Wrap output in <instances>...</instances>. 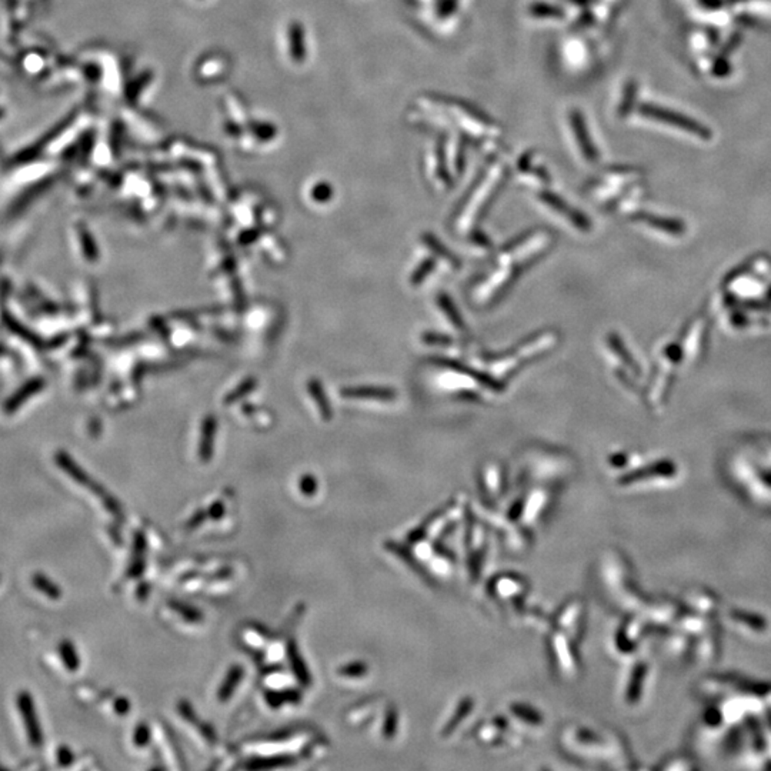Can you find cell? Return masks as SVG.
Wrapping results in <instances>:
<instances>
[{
  "instance_id": "1",
  "label": "cell",
  "mask_w": 771,
  "mask_h": 771,
  "mask_svg": "<svg viewBox=\"0 0 771 771\" xmlns=\"http://www.w3.org/2000/svg\"><path fill=\"white\" fill-rule=\"evenodd\" d=\"M286 653H287V658H289V663L291 666V670L293 673H295L298 681L307 687L312 684V674L307 669V665L305 663L303 657L300 655V651H299V647H298V643L295 639H291L287 641V647H286Z\"/></svg>"
},
{
  "instance_id": "2",
  "label": "cell",
  "mask_w": 771,
  "mask_h": 771,
  "mask_svg": "<svg viewBox=\"0 0 771 771\" xmlns=\"http://www.w3.org/2000/svg\"><path fill=\"white\" fill-rule=\"evenodd\" d=\"M19 706H20V710L23 713L26 728L30 734L32 744L33 746L42 744V731L38 725V718H36V713H34V707H33V702L30 699V695L22 694L20 699H19Z\"/></svg>"
},
{
  "instance_id": "3",
  "label": "cell",
  "mask_w": 771,
  "mask_h": 771,
  "mask_svg": "<svg viewBox=\"0 0 771 771\" xmlns=\"http://www.w3.org/2000/svg\"><path fill=\"white\" fill-rule=\"evenodd\" d=\"M217 431V423L213 416H207L202 424L200 442H199V457L202 461H209L213 457L214 438Z\"/></svg>"
},
{
  "instance_id": "4",
  "label": "cell",
  "mask_w": 771,
  "mask_h": 771,
  "mask_svg": "<svg viewBox=\"0 0 771 771\" xmlns=\"http://www.w3.org/2000/svg\"><path fill=\"white\" fill-rule=\"evenodd\" d=\"M343 397L349 398H367L389 401L396 398V391L386 387H347L342 391Z\"/></svg>"
},
{
  "instance_id": "5",
  "label": "cell",
  "mask_w": 771,
  "mask_h": 771,
  "mask_svg": "<svg viewBox=\"0 0 771 771\" xmlns=\"http://www.w3.org/2000/svg\"><path fill=\"white\" fill-rule=\"evenodd\" d=\"M243 676H244V669L240 665H235L229 669V672L226 673L225 680L222 681V684H220V687L217 690V699H218L220 703L228 702L230 697L235 694L236 688L239 687V684L243 680Z\"/></svg>"
},
{
  "instance_id": "6",
  "label": "cell",
  "mask_w": 771,
  "mask_h": 771,
  "mask_svg": "<svg viewBox=\"0 0 771 771\" xmlns=\"http://www.w3.org/2000/svg\"><path fill=\"white\" fill-rule=\"evenodd\" d=\"M296 758L290 754H276L269 757H256L244 764L247 770H273L295 764Z\"/></svg>"
},
{
  "instance_id": "7",
  "label": "cell",
  "mask_w": 771,
  "mask_h": 771,
  "mask_svg": "<svg viewBox=\"0 0 771 771\" xmlns=\"http://www.w3.org/2000/svg\"><path fill=\"white\" fill-rule=\"evenodd\" d=\"M144 553H146V537L143 533L137 532L134 534L133 555L127 569V577L136 578L144 573Z\"/></svg>"
},
{
  "instance_id": "8",
  "label": "cell",
  "mask_w": 771,
  "mask_h": 771,
  "mask_svg": "<svg viewBox=\"0 0 771 771\" xmlns=\"http://www.w3.org/2000/svg\"><path fill=\"white\" fill-rule=\"evenodd\" d=\"M544 200H546L550 206L555 207V209H557V210H560V213H563L564 216H567L570 222H571L574 226H577L578 229H581V230H589V229H590V222H589V220H587L583 214H580V213H577V211L569 209L567 206H564V203L560 202V199H557V197H555V196H544Z\"/></svg>"
},
{
  "instance_id": "9",
  "label": "cell",
  "mask_w": 771,
  "mask_h": 771,
  "mask_svg": "<svg viewBox=\"0 0 771 771\" xmlns=\"http://www.w3.org/2000/svg\"><path fill=\"white\" fill-rule=\"evenodd\" d=\"M169 607L177 613L183 620L190 623V624H197L203 620V613L202 610L196 609L195 606L189 604V603H183V602H179V600H172L169 602Z\"/></svg>"
},
{
  "instance_id": "10",
  "label": "cell",
  "mask_w": 771,
  "mask_h": 771,
  "mask_svg": "<svg viewBox=\"0 0 771 771\" xmlns=\"http://www.w3.org/2000/svg\"><path fill=\"white\" fill-rule=\"evenodd\" d=\"M309 391L313 397V400H316L317 403V408L323 416V419H330L332 417V409H330V403L323 391V387L321 384L317 382V380H310L309 383Z\"/></svg>"
},
{
  "instance_id": "11",
  "label": "cell",
  "mask_w": 771,
  "mask_h": 771,
  "mask_svg": "<svg viewBox=\"0 0 771 771\" xmlns=\"http://www.w3.org/2000/svg\"><path fill=\"white\" fill-rule=\"evenodd\" d=\"M438 306L443 309V312L446 313V316L449 317V320L454 324V327L457 330H460V332H466V323L464 320L461 319V316L459 314L457 309L454 307L453 302L446 296V295H442L438 296Z\"/></svg>"
},
{
  "instance_id": "12",
  "label": "cell",
  "mask_w": 771,
  "mask_h": 771,
  "mask_svg": "<svg viewBox=\"0 0 771 771\" xmlns=\"http://www.w3.org/2000/svg\"><path fill=\"white\" fill-rule=\"evenodd\" d=\"M423 242L426 243V246H427L433 253L438 254L440 257H443V259L447 261L449 263H452V265H454V266H459V261L456 259V256H454L453 253H450V251H449L442 243H440L434 236L426 233V235L423 236Z\"/></svg>"
},
{
  "instance_id": "13",
  "label": "cell",
  "mask_w": 771,
  "mask_h": 771,
  "mask_svg": "<svg viewBox=\"0 0 771 771\" xmlns=\"http://www.w3.org/2000/svg\"><path fill=\"white\" fill-rule=\"evenodd\" d=\"M60 654H62V658H63L66 667L70 672H76L78 667H79V657H78L75 646H73L70 641H63L60 644Z\"/></svg>"
},
{
  "instance_id": "14",
  "label": "cell",
  "mask_w": 771,
  "mask_h": 771,
  "mask_svg": "<svg viewBox=\"0 0 771 771\" xmlns=\"http://www.w3.org/2000/svg\"><path fill=\"white\" fill-rule=\"evenodd\" d=\"M152 730L148 723H139L133 731V743L136 747H146L151 743Z\"/></svg>"
},
{
  "instance_id": "15",
  "label": "cell",
  "mask_w": 771,
  "mask_h": 771,
  "mask_svg": "<svg viewBox=\"0 0 771 771\" xmlns=\"http://www.w3.org/2000/svg\"><path fill=\"white\" fill-rule=\"evenodd\" d=\"M317 489H319V483H317V479L314 475L305 474V475L300 477L299 490H300L302 494H305L306 497H312L317 493Z\"/></svg>"
},
{
  "instance_id": "16",
  "label": "cell",
  "mask_w": 771,
  "mask_h": 771,
  "mask_svg": "<svg viewBox=\"0 0 771 771\" xmlns=\"http://www.w3.org/2000/svg\"><path fill=\"white\" fill-rule=\"evenodd\" d=\"M36 585L39 587V590H42L45 595H48L49 597H53V599H57L60 596V590L59 587L52 583L50 580H48L45 576H38L34 580Z\"/></svg>"
},
{
  "instance_id": "17",
  "label": "cell",
  "mask_w": 771,
  "mask_h": 771,
  "mask_svg": "<svg viewBox=\"0 0 771 771\" xmlns=\"http://www.w3.org/2000/svg\"><path fill=\"white\" fill-rule=\"evenodd\" d=\"M265 700L268 706L272 709H280L282 706L287 704L284 690H268L265 691Z\"/></svg>"
},
{
  "instance_id": "18",
  "label": "cell",
  "mask_w": 771,
  "mask_h": 771,
  "mask_svg": "<svg viewBox=\"0 0 771 771\" xmlns=\"http://www.w3.org/2000/svg\"><path fill=\"white\" fill-rule=\"evenodd\" d=\"M434 266H436L434 261H424V262L419 266V269L413 273V276H412V283H413V284H420V283L433 272Z\"/></svg>"
},
{
  "instance_id": "19",
  "label": "cell",
  "mask_w": 771,
  "mask_h": 771,
  "mask_svg": "<svg viewBox=\"0 0 771 771\" xmlns=\"http://www.w3.org/2000/svg\"><path fill=\"white\" fill-rule=\"evenodd\" d=\"M366 672H367L366 665H364V663H359V662L346 665V666L340 667V670H339V673H340L342 676H345V677H360V676H363Z\"/></svg>"
},
{
  "instance_id": "20",
  "label": "cell",
  "mask_w": 771,
  "mask_h": 771,
  "mask_svg": "<svg viewBox=\"0 0 771 771\" xmlns=\"http://www.w3.org/2000/svg\"><path fill=\"white\" fill-rule=\"evenodd\" d=\"M177 709H179V713H180V716H181L183 718H185L186 721H189V723H193V724H199V720H197V716H196V711H195V709L192 707V704H190V703H188V702H185V700H183V702H180V703H179Z\"/></svg>"
},
{
  "instance_id": "21",
  "label": "cell",
  "mask_w": 771,
  "mask_h": 771,
  "mask_svg": "<svg viewBox=\"0 0 771 771\" xmlns=\"http://www.w3.org/2000/svg\"><path fill=\"white\" fill-rule=\"evenodd\" d=\"M225 513H226V506H225V503H223L222 500H217V501H214V503L209 507V510H207V516L211 518L213 520H220V519H222V518L225 516Z\"/></svg>"
},
{
  "instance_id": "22",
  "label": "cell",
  "mask_w": 771,
  "mask_h": 771,
  "mask_svg": "<svg viewBox=\"0 0 771 771\" xmlns=\"http://www.w3.org/2000/svg\"><path fill=\"white\" fill-rule=\"evenodd\" d=\"M206 518H209L206 510H203V508L196 510L193 516L190 518V520L186 523V529H188V530H195V529H197L199 526H202V525L204 523Z\"/></svg>"
},
{
  "instance_id": "23",
  "label": "cell",
  "mask_w": 771,
  "mask_h": 771,
  "mask_svg": "<svg viewBox=\"0 0 771 771\" xmlns=\"http://www.w3.org/2000/svg\"><path fill=\"white\" fill-rule=\"evenodd\" d=\"M130 707H132L130 702L126 699V697H119V699L115 700V710L120 716H126L130 711Z\"/></svg>"
},
{
  "instance_id": "24",
  "label": "cell",
  "mask_w": 771,
  "mask_h": 771,
  "mask_svg": "<svg viewBox=\"0 0 771 771\" xmlns=\"http://www.w3.org/2000/svg\"><path fill=\"white\" fill-rule=\"evenodd\" d=\"M423 339H424V342H427L430 345H450L452 343V340L447 339L446 336H438V335H431V333L424 335Z\"/></svg>"
},
{
  "instance_id": "25",
  "label": "cell",
  "mask_w": 771,
  "mask_h": 771,
  "mask_svg": "<svg viewBox=\"0 0 771 771\" xmlns=\"http://www.w3.org/2000/svg\"><path fill=\"white\" fill-rule=\"evenodd\" d=\"M149 587H151V585H149L148 583H141V584L139 585V589H137V597H139L140 600H144L146 597H148V595H149V592H151Z\"/></svg>"
},
{
  "instance_id": "26",
  "label": "cell",
  "mask_w": 771,
  "mask_h": 771,
  "mask_svg": "<svg viewBox=\"0 0 771 771\" xmlns=\"http://www.w3.org/2000/svg\"><path fill=\"white\" fill-rule=\"evenodd\" d=\"M59 760L62 764H69L71 760H73V754L64 747L60 750V756H59Z\"/></svg>"
}]
</instances>
